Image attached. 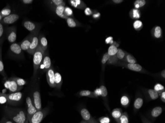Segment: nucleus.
Returning a JSON list of instances; mask_svg holds the SVG:
<instances>
[{
	"mask_svg": "<svg viewBox=\"0 0 165 123\" xmlns=\"http://www.w3.org/2000/svg\"><path fill=\"white\" fill-rule=\"evenodd\" d=\"M4 110L5 116L14 123H25L28 120L26 111L22 108H13L6 106Z\"/></svg>",
	"mask_w": 165,
	"mask_h": 123,
	"instance_id": "obj_1",
	"label": "nucleus"
},
{
	"mask_svg": "<svg viewBox=\"0 0 165 123\" xmlns=\"http://www.w3.org/2000/svg\"><path fill=\"white\" fill-rule=\"evenodd\" d=\"M45 52L42 50L40 46L39 45L33 54V77H35L36 75L37 71L42 63Z\"/></svg>",
	"mask_w": 165,
	"mask_h": 123,
	"instance_id": "obj_2",
	"label": "nucleus"
},
{
	"mask_svg": "<svg viewBox=\"0 0 165 123\" xmlns=\"http://www.w3.org/2000/svg\"><path fill=\"white\" fill-rule=\"evenodd\" d=\"M6 96L7 97L8 103L12 106H18L22 102V93L20 92L6 94Z\"/></svg>",
	"mask_w": 165,
	"mask_h": 123,
	"instance_id": "obj_3",
	"label": "nucleus"
},
{
	"mask_svg": "<svg viewBox=\"0 0 165 123\" xmlns=\"http://www.w3.org/2000/svg\"><path fill=\"white\" fill-rule=\"evenodd\" d=\"M48 113V108L38 110L32 115V117L29 120V122L30 123H41L42 120L47 115Z\"/></svg>",
	"mask_w": 165,
	"mask_h": 123,
	"instance_id": "obj_4",
	"label": "nucleus"
},
{
	"mask_svg": "<svg viewBox=\"0 0 165 123\" xmlns=\"http://www.w3.org/2000/svg\"><path fill=\"white\" fill-rule=\"evenodd\" d=\"M10 54L16 59H22L24 57L23 50L21 49L19 44L17 43L12 44L10 46Z\"/></svg>",
	"mask_w": 165,
	"mask_h": 123,
	"instance_id": "obj_5",
	"label": "nucleus"
},
{
	"mask_svg": "<svg viewBox=\"0 0 165 123\" xmlns=\"http://www.w3.org/2000/svg\"><path fill=\"white\" fill-rule=\"evenodd\" d=\"M39 28L33 33L31 44L27 51L30 55H33L39 45Z\"/></svg>",
	"mask_w": 165,
	"mask_h": 123,
	"instance_id": "obj_6",
	"label": "nucleus"
},
{
	"mask_svg": "<svg viewBox=\"0 0 165 123\" xmlns=\"http://www.w3.org/2000/svg\"><path fill=\"white\" fill-rule=\"evenodd\" d=\"M26 104L27 108L26 114L27 119L29 121V120L32 117V115L37 111V110L36 108L32 101V98L28 96L26 97Z\"/></svg>",
	"mask_w": 165,
	"mask_h": 123,
	"instance_id": "obj_7",
	"label": "nucleus"
},
{
	"mask_svg": "<svg viewBox=\"0 0 165 123\" xmlns=\"http://www.w3.org/2000/svg\"><path fill=\"white\" fill-rule=\"evenodd\" d=\"M4 85L6 89H8L10 91L11 93L20 92L23 88V87H19L15 81L10 78L5 80Z\"/></svg>",
	"mask_w": 165,
	"mask_h": 123,
	"instance_id": "obj_8",
	"label": "nucleus"
},
{
	"mask_svg": "<svg viewBox=\"0 0 165 123\" xmlns=\"http://www.w3.org/2000/svg\"><path fill=\"white\" fill-rule=\"evenodd\" d=\"M6 37L8 41L13 44L17 40V28L15 26L8 27L6 30Z\"/></svg>",
	"mask_w": 165,
	"mask_h": 123,
	"instance_id": "obj_9",
	"label": "nucleus"
},
{
	"mask_svg": "<svg viewBox=\"0 0 165 123\" xmlns=\"http://www.w3.org/2000/svg\"><path fill=\"white\" fill-rule=\"evenodd\" d=\"M32 101L37 111L41 110L42 102L41 94L37 90L34 91L32 94Z\"/></svg>",
	"mask_w": 165,
	"mask_h": 123,
	"instance_id": "obj_10",
	"label": "nucleus"
},
{
	"mask_svg": "<svg viewBox=\"0 0 165 123\" xmlns=\"http://www.w3.org/2000/svg\"><path fill=\"white\" fill-rule=\"evenodd\" d=\"M19 18V15L16 13H12L7 17L2 18L0 22L4 25H10L14 23Z\"/></svg>",
	"mask_w": 165,
	"mask_h": 123,
	"instance_id": "obj_11",
	"label": "nucleus"
},
{
	"mask_svg": "<svg viewBox=\"0 0 165 123\" xmlns=\"http://www.w3.org/2000/svg\"><path fill=\"white\" fill-rule=\"evenodd\" d=\"M32 35H33V33H31V34L27 35L26 38L19 44L20 47L23 51H27L28 50L32 40Z\"/></svg>",
	"mask_w": 165,
	"mask_h": 123,
	"instance_id": "obj_12",
	"label": "nucleus"
},
{
	"mask_svg": "<svg viewBox=\"0 0 165 123\" xmlns=\"http://www.w3.org/2000/svg\"><path fill=\"white\" fill-rule=\"evenodd\" d=\"M47 79L48 85L52 88L56 87L55 82H54V72L52 68L48 69L47 72Z\"/></svg>",
	"mask_w": 165,
	"mask_h": 123,
	"instance_id": "obj_13",
	"label": "nucleus"
},
{
	"mask_svg": "<svg viewBox=\"0 0 165 123\" xmlns=\"http://www.w3.org/2000/svg\"><path fill=\"white\" fill-rule=\"evenodd\" d=\"M42 67H43V70L45 72H47L48 69L51 68V65H52V63H51V58L50 56H48V52H45L44 54V58L42 61Z\"/></svg>",
	"mask_w": 165,
	"mask_h": 123,
	"instance_id": "obj_14",
	"label": "nucleus"
},
{
	"mask_svg": "<svg viewBox=\"0 0 165 123\" xmlns=\"http://www.w3.org/2000/svg\"><path fill=\"white\" fill-rule=\"evenodd\" d=\"M23 26L31 33L34 32L37 30L39 29L38 26L35 23H33L32 21H29V20L24 21L23 22Z\"/></svg>",
	"mask_w": 165,
	"mask_h": 123,
	"instance_id": "obj_15",
	"label": "nucleus"
},
{
	"mask_svg": "<svg viewBox=\"0 0 165 123\" xmlns=\"http://www.w3.org/2000/svg\"><path fill=\"white\" fill-rule=\"evenodd\" d=\"M39 46L44 52L47 51L48 48V40L42 34L39 35Z\"/></svg>",
	"mask_w": 165,
	"mask_h": 123,
	"instance_id": "obj_16",
	"label": "nucleus"
},
{
	"mask_svg": "<svg viewBox=\"0 0 165 123\" xmlns=\"http://www.w3.org/2000/svg\"><path fill=\"white\" fill-rule=\"evenodd\" d=\"M70 3L73 7L78 9H84L86 7V5L81 0H71Z\"/></svg>",
	"mask_w": 165,
	"mask_h": 123,
	"instance_id": "obj_17",
	"label": "nucleus"
},
{
	"mask_svg": "<svg viewBox=\"0 0 165 123\" xmlns=\"http://www.w3.org/2000/svg\"><path fill=\"white\" fill-rule=\"evenodd\" d=\"M0 74L3 76L5 79L7 78V76L5 73L4 64L2 60V45H0Z\"/></svg>",
	"mask_w": 165,
	"mask_h": 123,
	"instance_id": "obj_18",
	"label": "nucleus"
},
{
	"mask_svg": "<svg viewBox=\"0 0 165 123\" xmlns=\"http://www.w3.org/2000/svg\"><path fill=\"white\" fill-rule=\"evenodd\" d=\"M81 115L83 119L85 120V121L90 122L92 120L91 114L90 112L88 111V110L86 108H82L81 110Z\"/></svg>",
	"mask_w": 165,
	"mask_h": 123,
	"instance_id": "obj_19",
	"label": "nucleus"
},
{
	"mask_svg": "<svg viewBox=\"0 0 165 123\" xmlns=\"http://www.w3.org/2000/svg\"><path fill=\"white\" fill-rule=\"evenodd\" d=\"M54 82L56 87L60 88L62 83V75L59 73H54Z\"/></svg>",
	"mask_w": 165,
	"mask_h": 123,
	"instance_id": "obj_20",
	"label": "nucleus"
},
{
	"mask_svg": "<svg viewBox=\"0 0 165 123\" xmlns=\"http://www.w3.org/2000/svg\"><path fill=\"white\" fill-rule=\"evenodd\" d=\"M6 30L3 24L0 22V45H2L4 38L6 37Z\"/></svg>",
	"mask_w": 165,
	"mask_h": 123,
	"instance_id": "obj_21",
	"label": "nucleus"
},
{
	"mask_svg": "<svg viewBox=\"0 0 165 123\" xmlns=\"http://www.w3.org/2000/svg\"><path fill=\"white\" fill-rule=\"evenodd\" d=\"M128 68L134 72H139L142 69V68L140 64H129L127 65Z\"/></svg>",
	"mask_w": 165,
	"mask_h": 123,
	"instance_id": "obj_22",
	"label": "nucleus"
},
{
	"mask_svg": "<svg viewBox=\"0 0 165 123\" xmlns=\"http://www.w3.org/2000/svg\"><path fill=\"white\" fill-rule=\"evenodd\" d=\"M10 79L15 81L17 83V84L18 85V86H19V87H23V86L25 85L26 83V81H25V80L21 78H17V77H12V78H10Z\"/></svg>",
	"mask_w": 165,
	"mask_h": 123,
	"instance_id": "obj_23",
	"label": "nucleus"
},
{
	"mask_svg": "<svg viewBox=\"0 0 165 123\" xmlns=\"http://www.w3.org/2000/svg\"><path fill=\"white\" fill-rule=\"evenodd\" d=\"M11 12H12V11H11L10 6H7L0 12V13H1L2 17L4 18L10 15L11 14Z\"/></svg>",
	"mask_w": 165,
	"mask_h": 123,
	"instance_id": "obj_24",
	"label": "nucleus"
},
{
	"mask_svg": "<svg viewBox=\"0 0 165 123\" xmlns=\"http://www.w3.org/2000/svg\"><path fill=\"white\" fill-rule=\"evenodd\" d=\"M162 108L161 107H156L151 112V115L154 117H157L162 113Z\"/></svg>",
	"mask_w": 165,
	"mask_h": 123,
	"instance_id": "obj_25",
	"label": "nucleus"
},
{
	"mask_svg": "<svg viewBox=\"0 0 165 123\" xmlns=\"http://www.w3.org/2000/svg\"><path fill=\"white\" fill-rule=\"evenodd\" d=\"M79 95L81 97H96L92 92L88 90H82L80 92Z\"/></svg>",
	"mask_w": 165,
	"mask_h": 123,
	"instance_id": "obj_26",
	"label": "nucleus"
},
{
	"mask_svg": "<svg viewBox=\"0 0 165 123\" xmlns=\"http://www.w3.org/2000/svg\"><path fill=\"white\" fill-rule=\"evenodd\" d=\"M117 51H118L117 47L114 45H112L109 47L108 53L110 56H113L116 55Z\"/></svg>",
	"mask_w": 165,
	"mask_h": 123,
	"instance_id": "obj_27",
	"label": "nucleus"
},
{
	"mask_svg": "<svg viewBox=\"0 0 165 123\" xmlns=\"http://www.w3.org/2000/svg\"><path fill=\"white\" fill-rule=\"evenodd\" d=\"M64 6L65 5H60V6H58L56 7V14L58 17H61V16L64 14V9H65V8H64Z\"/></svg>",
	"mask_w": 165,
	"mask_h": 123,
	"instance_id": "obj_28",
	"label": "nucleus"
},
{
	"mask_svg": "<svg viewBox=\"0 0 165 123\" xmlns=\"http://www.w3.org/2000/svg\"><path fill=\"white\" fill-rule=\"evenodd\" d=\"M148 93L152 100H156L159 97V94H158V92L156 91L153 89L149 90Z\"/></svg>",
	"mask_w": 165,
	"mask_h": 123,
	"instance_id": "obj_29",
	"label": "nucleus"
},
{
	"mask_svg": "<svg viewBox=\"0 0 165 123\" xmlns=\"http://www.w3.org/2000/svg\"><path fill=\"white\" fill-rule=\"evenodd\" d=\"M143 103V101L142 98H138L136 99V101L134 102V106L136 109H139L142 107Z\"/></svg>",
	"mask_w": 165,
	"mask_h": 123,
	"instance_id": "obj_30",
	"label": "nucleus"
},
{
	"mask_svg": "<svg viewBox=\"0 0 165 123\" xmlns=\"http://www.w3.org/2000/svg\"><path fill=\"white\" fill-rule=\"evenodd\" d=\"M145 4H146V1L144 0H137L134 2V7L137 10L140 7H143Z\"/></svg>",
	"mask_w": 165,
	"mask_h": 123,
	"instance_id": "obj_31",
	"label": "nucleus"
},
{
	"mask_svg": "<svg viewBox=\"0 0 165 123\" xmlns=\"http://www.w3.org/2000/svg\"><path fill=\"white\" fill-rule=\"evenodd\" d=\"M67 23L68 24V26L69 27H71V28H74V27L77 26V23L72 18L68 17L67 18Z\"/></svg>",
	"mask_w": 165,
	"mask_h": 123,
	"instance_id": "obj_32",
	"label": "nucleus"
},
{
	"mask_svg": "<svg viewBox=\"0 0 165 123\" xmlns=\"http://www.w3.org/2000/svg\"><path fill=\"white\" fill-rule=\"evenodd\" d=\"M162 29L160 27L157 26V27H155L154 35L156 38L158 39V38H160L162 35Z\"/></svg>",
	"mask_w": 165,
	"mask_h": 123,
	"instance_id": "obj_33",
	"label": "nucleus"
},
{
	"mask_svg": "<svg viewBox=\"0 0 165 123\" xmlns=\"http://www.w3.org/2000/svg\"><path fill=\"white\" fill-rule=\"evenodd\" d=\"M122 113L120 111L119 109H116L114 110L112 113V116L114 118L116 119H118L120 118L121 116Z\"/></svg>",
	"mask_w": 165,
	"mask_h": 123,
	"instance_id": "obj_34",
	"label": "nucleus"
},
{
	"mask_svg": "<svg viewBox=\"0 0 165 123\" xmlns=\"http://www.w3.org/2000/svg\"><path fill=\"white\" fill-rule=\"evenodd\" d=\"M116 55L117 59L122 60L125 57V53L123 51V50H122L121 49H118V51H117V53Z\"/></svg>",
	"mask_w": 165,
	"mask_h": 123,
	"instance_id": "obj_35",
	"label": "nucleus"
},
{
	"mask_svg": "<svg viewBox=\"0 0 165 123\" xmlns=\"http://www.w3.org/2000/svg\"><path fill=\"white\" fill-rule=\"evenodd\" d=\"M8 103L7 97L6 94L0 92V104H3Z\"/></svg>",
	"mask_w": 165,
	"mask_h": 123,
	"instance_id": "obj_36",
	"label": "nucleus"
},
{
	"mask_svg": "<svg viewBox=\"0 0 165 123\" xmlns=\"http://www.w3.org/2000/svg\"><path fill=\"white\" fill-rule=\"evenodd\" d=\"M142 23L140 20H137L133 23V27L137 30H139L142 27Z\"/></svg>",
	"mask_w": 165,
	"mask_h": 123,
	"instance_id": "obj_37",
	"label": "nucleus"
},
{
	"mask_svg": "<svg viewBox=\"0 0 165 123\" xmlns=\"http://www.w3.org/2000/svg\"><path fill=\"white\" fill-rule=\"evenodd\" d=\"M131 17L134 18H140V12L137 9H133L131 12Z\"/></svg>",
	"mask_w": 165,
	"mask_h": 123,
	"instance_id": "obj_38",
	"label": "nucleus"
},
{
	"mask_svg": "<svg viewBox=\"0 0 165 123\" xmlns=\"http://www.w3.org/2000/svg\"><path fill=\"white\" fill-rule=\"evenodd\" d=\"M126 60L129 64H136V59L132 55L128 54L126 56Z\"/></svg>",
	"mask_w": 165,
	"mask_h": 123,
	"instance_id": "obj_39",
	"label": "nucleus"
},
{
	"mask_svg": "<svg viewBox=\"0 0 165 123\" xmlns=\"http://www.w3.org/2000/svg\"><path fill=\"white\" fill-rule=\"evenodd\" d=\"M100 91H101V93L102 96L103 97H105L107 96L108 95V90H107V88L104 86L102 85L100 86Z\"/></svg>",
	"mask_w": 165,
	"mask_h": 123,
	"instance_id": "obj_40",
	"label": "nucleus"
},
{
	"mask_svg": "<svg viewBox=\"0 0 165 123\" xmlns=\"http://www.w3.org/2000/svg\"><path fill=\"white\" fill-rule=\"evenodd\" d=\"M121 102L122 105L124 106H127L129 102V98L127 97L123 96L121 99Z\"/></svg>",
	"mask_w": 165,
	"mask_h": 123,
	"instance_id": "obj_41",
	"label": "nucleus"
},
{
	"mask_svg": "<svg viewBox=\"0 0 165 123\" xmlns=\"http://www.w3.org/2000/svg\"><path fill=\"white\" fill-rule=\"evenodd\" d=\"M64 13L66 15V17H70L73 14V11L69 7H66L64 9Z\"/></svg>",
	"mask_w": 165,
	"mask_h": 123,
	"instance_id": "obj_42",
	"label": "nucleus"
},
{
	"mask_svg": "<svg viewBox=\"0 0 165 123\" xmlns=\"http://www.w3.org/2000/svg\"><path fill=\"white\" fill-rule=\"evenodd\" d=\"M110 57V56L109 55L108 53H106L104 54L103 56L102 59V63L103 64H105L108 61Z\"/></svg>",
	"mask_w": 165,
	"mask_h": 123,
	"instance_id": "obj_43",
	"label": "nucleus"
},
{
	"mask_svg": "<svg viewBox=\"0 0 165 123\" xmlns=\"http://www.w3.org/2000/svg\"><path fill=\"white\" fill-rule=\"evenodd\" d=\"M52 2L57 7L60 5H65V3L62 0H52Z\"/></svg>",
	"mask_w": 165,
	"mask_h": 123,
	"instance_id": "obj_44",
	"label": "nucleus"
},
{
	"mask_svg": "<svg viewBox=\"0 0 165 123\" xmlns=\"http://www.w3.org/2000/svg\"><path fill=\"white\" fill-rule=\"evenodd\" d=\"M120 123H128L129 121H128V118L127 116L125 114L121 115L120 118Z\"/></svg>",
	"mask_w": 165,
	"mask_h": 123,
	"instance_id": "obj_45",
	"label": "nucleus"
},
{
	"mask_svg": "<svg viewBox=\"0 0 165 123\" xmlns=\"http://www.w3.org/2000/svg\"><path fill=\"white\" fill-rule=\"evenodd\" d=\"M0 123H14V122L8 119L7 117L6 116H4L2 118V119L0 120Z\"/></svg>",
	"mask_w": 165,
	"mask_h": 123,
	"instance_id": "obj_46",
	"label": "nucleus"
},
{
	"mask_svg": "<svg viewBox=\"0 0 165 123\" xmlns=\"http://www.w3.org/2000/svg\"><path fill=\"white\" fill-rule=\"evenodd\" d=\"M164 90V87L160 84H157L155 86L154 90L156 91L159 92Z\"/></svg>",
	"mask_w": 165,
	"mask_h": 123,
	"instance_id": "obj_47",
	"label": "nucleus"
},
{
	"mask_svg": "<svg viewBox=\"0 0 165 123\" xmlns=\"http://www.w3.org/2000/svg\"><path fill=\"white\" fill-rule=\"evenodd\" d=\"M117 58L116 57V55H114L113 56H110L109 59L108 60V63L109 64H114L117 62Z\"/></svg>",
	"mask_w": 165,
	"mask_h": 123,
	"instance_id": "obj_48",
	"label": "nucleus"
},
{
	"mask_svg": "<svg viewBox=\"0 0 165 123\" xmlns=\"http://www.w3.org/2000/svg\"><path fill=\"white\" fill-rule=\"evenodd\" d=\"M99 122L100 123H109L110 119L109 118L103 117L99 119Z\"/></svg>",
	"mask_w": 165,
	"mask_h": 123,
	"instance_id": "obj_49",
	"label": "nucleus"
},
{
	"mask_svg": "<svg viewBox=\"0 0 165 123\" xmlns=\"http://www.w3.org/2000/svg\"><path fill=\"white\" fill-rule=\"evenodd\" d=\"M105 42L106 44H110V45H113V44L114 43L113 41V39L112 36H109L108 38L105 40Z\"/></svg>",
	"mask_w": 165,
	"mask_h": 123,
	"instance_id": "obj_50",
	"label": "nucleus"
},
{
	"mask_svg": "<svg viewBox=\"0 0 165 123\" xmlns=\"http://www.w3.org/2000/svg\"><path fill=\"white\" fill-rule=\"evenodd\" d=\"M85 13L86 15H91L92 14V12L89 7H87L85 10Z\"/></svg>",
	"mask_w": 165,
	"mask_h": 123,
	"instance_id": "obj_51",
	"label": "nucleus"
},
{
	"mask_svg": "<svg viewBox=\"0 0 165 123\" xmlns=\"http://www.w3.org/2000/svg\"><path fill=\"white\" fill-rule=\"evenodd\" d=\"M93 94H94V95H95L96 97L98 96H101L102 93H101V91H100V89L98 88V89H96V91H94Z\"/></svg>",
	"mask_w": 165,
	"mask_h": 123,
	"instance_id": "obj_52",
	"label": "nucleus"
},
{
	"mask_svg": "<svg viewBox=\"0 0 165 123\" xmlns=\"http://www.w3.org/2000/svg\"><path fill=\"white\" fill-rule=\"evenodd\" d=\"M23 3L24 4H26V5H28V4H31L33 2V0H23L22 1Z\"/></svg>",
	"mask_w": 165,
	"mask_h": 123,
	"instance_id": "obj_53",
	"label": "nucleus"
},
{
	"mask_svg": "<svg viewBox=\"0 0 165 123\" xmlns=\"http://www.w3.org/2000/svg\"><path fill=\"white\" fill-rule=\"evenodd\" d=\"M161 99L164 102H165V92H163L162 94Z\"/></svg>",
	"mask_w": 165,
	"mask_h": 123,
	"instance_id": "obj_54",
	"label": "nucleus"
},
{
	"mask_svg": "<svg viewBox=\"0 0 165 123\" xmlns=\"http://www.w3.org/2000/svg\"><path fill=\"white\" fill-rule=\"evenodd\" d=\"M113 2L116 3V4H119V3H121V2H123V1H122V0H113Z\"/></svg>",
	"mask_w": 165,
	"mask_h": 123,
	"instance_id": "obj_55",
	"label": "nucleus"
},
{
	"mask_svg": "<svg viewBox=\"0 0 165 123\" xmlns=\"http://www.w3.org/2000/svg\"><path fill=\"white\" fill-rule=\"evenodd\" d=\"M100 13H97L96 14H94L93 15V17L94 18H98L100 17Z\"/></svg>",
	"mask_w": 165,
	"mask_h": 123,
	"instance_id": "obj_56",
	"label": "nucleus"
},
{
	"mask_svg": "<svg viewBox=\"0 0 165 123\" xmlns=\"http://www.w3.org/2000/svg\"><path fill=\"white\" fill-rule=\"evenodd\" d=\"M165 70H163V72H162V75L163 76V78H165Z\"/></svg>",
	"mask_w": 165,
	"mask_h": 123,
	"instance_id": "obj_57",
	"label": "nucleus"
},
{
	"mask_svg": "<svg viewBox=\"0 0 165 123\" xmlns=\"http://www.w3.org/2000/svg\"><path fill=\"white\" fill-rule=\"evenodd\" d=\"M2 17L1 14V13H0V21H1V20H2Z\"/></svg>",
	"mask_w": 165,
	"mask_h": 123,
	"instance_id": "obj_58",
	"label": "nucleus"
},
{
	"mask_svg": "<svg viewBox=\"0 0 165 123\" xmlns=\"http://www.w3.org/2000/svg\"><path fill=\"white\" fill-rule=\"evenodd\" d=\"M90 123H96V122H94V121H92V120H91V122H90Z\"/></svg>",
	"mask_w": 165,
	"mask_h": 123,
	"instance_id": "obj_59",
	"label": "nucleus"
},
{
	"mask_svg": "<svg viewBox=\"0 0 165 123\" xmlns=\"http://www.w3.org/2000/svg\"><path fill=\"white\" fill-rule=\"evenodd\" d=\"M80 123H87V122H86V121H82Z\"/></svg>",
	"mask_w": 165,
	"mask_h": 123,
	"instance_id": "obj_60",
	"label": "nucleus"
},
{
	"mask_svg": "<svg viewBox=\"0 0 165 123\" xmlns=\"http://www.w3.org/2000/svg\"><path fill=\"white\" fill-rule=\"evenodd\" d=\"M25 123H30L29 122L28 120H27V121H26V122H25Z\"/></svg>",
	"mask_w": 165,
	"mask_h": 123,
	"instance_id": "obj_61",
	"label": "nucleus"
}]
</instances>
